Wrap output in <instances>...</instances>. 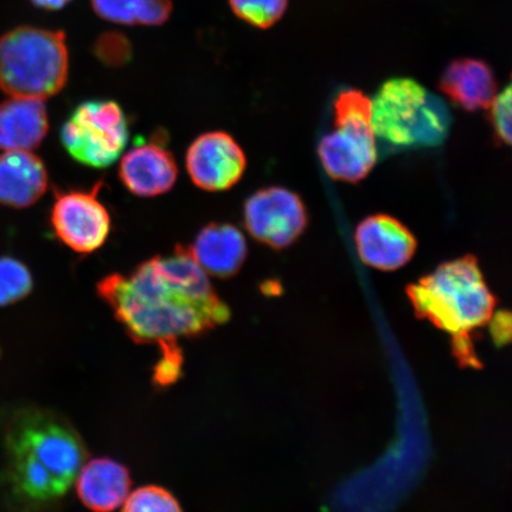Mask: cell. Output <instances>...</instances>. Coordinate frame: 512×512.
<instances>
[{"mask_svg": "<svg viewBox=\"0 0 512 512\" xmlns=\"http://www.w3.org/2000/svg\"><path fill=\"white\" fill-rule=\"evenodd\" d=\"M96 292L128 336L142 344L201 337L232 316L189 247L155 256L131 273L107 275Z\"/></svg>", "mask_w": 512, "mask_h": 512, "instance_id": "obj_1", "label": "cell"}, {"mask_svg": "<svg viewBox=\"0 0 512 512\" xmlns=\"http://www.w3.org/2000/svg\"><path fill=\"white\" fill-rule=\"evenodd\" d=\"M4 482L21 512H53L88 458L85 441L64 416L19 408L4 434Z\"/></svg>", "mask_w": 512, "mask_h": 512, "instance_id": "obj_2", "label": "cell"}, {"mask_svg": "<svg viewBox=\"0 0 512 512\" xmlns=\"http://www.w3.org/2000/svg\"><path fill=\"white\" fill-rule=\"evenodd\" d=\"M407 294L421 318L456 338L462 356L472 354L469 334L489 322L496 306L475 256L445 262Z\"/></svg>", "mask_w": 512, "mask_h": 512, "instance_id": "obj_3", "label": "cell"}, {"mask_svg": "<svg viewBox=\"0 0 512 512\" xmlns=\"http://www.w3.org/2000/svg\"><path fill=\"white\" fill-rule=\"evenodd\" d=\"M376 139L396 149H426L443 144L452 115L443 99L411 79L383 83L371 99Z\"/></svg>", "mask_w": 512, "mask_h": 512, "instance_id": "obj_4", "label": "cell"}, {"mask_svg": "<svg viewBox=\"0 0 512 512\" xmlns=\"http://www.w3.org/2000/svg\"><path fill=\"white\" fill-rule=\"evenodd\" d=\"M68 69L62 31L23 27L0 38V89L14 98H50L66 85Z\"/></svg>", "mask_w": 512, "mask_h": 512, "instance_id": "obj_5", "label": "cell"}, {"mask_svg": "<svg viewBox=\"0 0 512 512\" xmlns=\"http://www.w3.org/2000/svg\"><path fill=\"white\" fill-rule=\"evenodd\" d=\"M318 156L336 181L356 183L369 175L377 162V145L367 95L349 89L337 96L335 128L320 140Z\"/></svg>", "mask_w": 512, "mask_h": 512, "instance_id": "obj_6", "label": "cell"}, {"mask_svg": "<svg viewBox=\"0 0 512 512\" xmlns=\"http://www.w3.org/2000/svg\"><path fill=\"white\" fill-rule=\"evenodd\" d=\"M130 138L126 114L112 100H89L61 127V143L75 162L105 169L120 158Z\"/></svg>", "mask_w": 512, "mask_h": 512, "instance_id": "obj_7", "label": "cell"}, {"mask_svg": "<svg viewBox=\"0 0 512 512\" xmlns=\"http://www.w3.org/2000/svg\"><path fill=\"white\" fill-rule=\"evenodd\" d=\"M102 182L91 190L56 191L50 222L64 245L80 254H91L105 245L112 222L99 200Z\"/></svg>", "mask_w": 512, "mask_h": 512, "instance_id": "obj_8", "label": "cell"}, {"mask_svg": "<svg viewBox=\"0 0 512 512\" xmlns=\"http://www.w3.org/2000/svg\"><path fill=\"white\" fill-rule=\"evenodd\" d=\"M242 214L248 233L273 249L293 245L304 234L309 222L302 198L283 187L255 191L247 198Z\"/></svg>", "mask_w": 512, "mask_h": 512, "instance_id": "obj_9", "label": "cell"}, {"mask_svg": "<svg viewBox=\"0 0 512 512\" xmlns=\"http://www.w3.org/2000/svg\"><path fill=\"white\" fill-rule=\"evenodd\" d=\"M185 168L197 188L210 192L226 191L245 175L247 158L229 133L207 132L189 146Z\"/></svg>", "mask_w": 512, "mask_h": 512, "instance_id": "obj_10", "label": "cell"}, {"mask_svg": "<svg viewBox=\"0 0 512 512\" xmlns=\"http://www.w3.org/2000/svg\"><path fill=\"white\" fill-rule=\"evenodd\" d=\"M178 166L166 146L165 133H156L149 142L137 143L119 165V178L131 194L156 197L174 188Z\"/></svg>", "mask_w": 512, "mask_h": 512, "instance_id": "obj_11", "label": "cell"}, {"mask_svg": "<svg viewBox=\"0 0 512 512\" xmlns=\"http://www.w3.org/2000/svg\"><path fill=\"white\" fill-rule=\"evenodd\" d=\"M355 242L364 264L386 272L406 266L418 247L405 224L383 214L369 216L358 224Z\"/></svg>", "mask_w": 512, "mask_h": 512, "instance_id": "obj_12", "label": "cell"}, {"mask_svg": "<svg viewBox=\"0 0 512 512\" xmlns=\"http://www.w3.org/2000/svg\"><path fill=\"white\" fill-rule=\"evenodd\" d=\"M189 251L203 271L228 279L241 270L247 259L245 235L230 223H210L197 234Z\"/></svg>", "mask_w": 512, "mask_h": 512, "instance_id": "obj_13", "label": "cell"}, {"mask_svg": "<svg viewBox=\"0 0 512 512\" xmlns=\"http://www.w3.org/2000/svg\"><path fill=\"white\" fill-rule=\"evenodd\" d=\"M49 176L40 157L29 151H6L0 156V204L24 209L46 194Z\"/></svg>", "mask_w": 512, "mask_h": 512, "instance_id": "obj_14", "label": "cell"}, {"mask_svg": "<svg viewBox=\"0 0 512 512\" xmlns=\"http://www.w3.org/2000/svg\"><path fill=\"white\" fill-rule=\"evenodd\" d=\"M132 486L131 473L111 458L91 460L76 479L80 501L93 512H114L126 501Z\"/></svg>", "mask_w": 512, "mask_h": 512, "instance_id": "obj_15", "label": "cell"}, {"mask_svg": "<svg viewBox=\"0 0 512 512\" xmlns=\"http://www.w3.org/2000/svg\"><path fill=\"white\" fill-rule=\"evenodd\" d=\"M439 87L453 104L469 112L489 110L498 94L494 72L488 64L475 59L448 64Z\"/></svg>", "mask_w": 512, "mask_h": 512, "instance_id": "obj_16", "label": "cell"}, {"mask_svg": "<svg viewBox=\"0 0 512 512\" xmlns=\"http://www.w3.org/2000/svg\"><path fill=\"white\" fill-rule=\"evenodd\" d=\"M48 130V112L43 100L12 96L0 104V150H35Z\"/></svg>", "mask_w": 512, "mask_h": 512, "instance_id": "obj_17", "label": "cell"}, {"mask_svg": "<svg viewBox=\"0 0 512 512\" xmlns=\"http://www.w3.org/2000/svg\"><path fill=\"white\" fill-rule=\"evenodd\" d=\"M92 5L101 18L124 25H160L172 11L170 0H92Z\"/></svg>", "mask_w": 512, "mask_h": 512, "instance_id": "obj_18", "label": "cell"}, {"mask_svg": "<svg viewBox=\"0 0 512 512\" xmlns=\"http://www.w3.org/2000/svg\"><path fill=\"white\" fill-rule=\"evenodd\" d=\"M34 287L29 268L15 258H0V306L21 302Z\"/></svg>", "mask_w": 512, "mask_h": 512, "instance_id": "obj_19", "label": "cell"}, {"mask_svg": "<svg viewBox=\"0 0 512 512\" xmlns=\"http://www.w3.org/2000/svg\"><path fill=\"white\" fill-rule=\"evenodd\" d=\"M287 4L288 0H229L236 16L260 29L273 27L284 16Z\"/></svg>", "mask_w": 512, "mask_h": 512, "instance_id": "obj_20", "label": "cell"}, {"mask_svg": "<svg viewBox=\"0 0 512 512\" xmlns=\"http://www.w3.org/2000/svg\"><path fill=\"white\" fill-rule=\"evenodd\" d=\"M121 512H184L177 498L158 485H146L126 498Z\"/></svg>", "mask_w": 512, "mask_h": 512, "instance_id": "obj_21", "label": "cell"}, {"mask_svg": "<svg viewBox=\"0 0 512 512\" xmlns=\"http://www.w3.org/2000/svg\"><path fill=\"white\" fill-rule=\"evenodd\" d=\"M162 350V357L153 373V382L158 387H169L179 380L182 373L183 355L178 342H165L159 344Z\"/></svg>", "mask_w": 512, "mask_h": 512, "instance_id": "obj_22", "label": "cell"}, {"mask_svg": "<svg viewBox=\"0 0 512 512\" xmlns=\"http://www.w3.org/2000/svg\"><path fill=\"white\" fill-rule=\"evenodd\" d=\"M491 121L497 137L512 147V75L507 87L497 94L491 106Z\"/></svg>", "mask_w": 512, "mask_h": 512, "instance_id": "obj_23", "label": "cell"}, {"mask_svg": "<svg viewBox=\"0 0 512 512\" xmlns=\"http://www.w3.org/2000/svg\"><path fill=\"white\" fill-rule=\"evenodd\" d=\"M98 55L106 63H124L130 57V46L123 36L107 35L101 38L98 43Z\"/></svg>", "mask_w": 512, "mask_h": 512, "instance_id": "obj_24", "label": "cell"}, {"mask_svg": "<svg viewBox=\"0 0 512 512\" xmlns=\"http://www.w3.org/2000/svg\"><path fill=\"white\" fill-rule=\"evenodd\" d=\"M37 8L44 10H61L72 0H31Z\"/></svg>", "mask_w": 512, "mask_h": 512, "instance_id": "obj_25", "label": "cell"}]
</instances>
